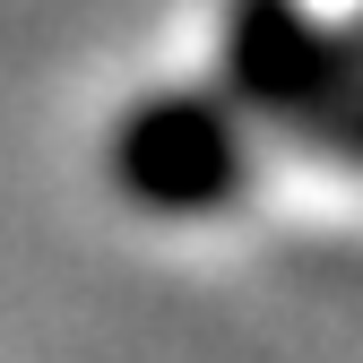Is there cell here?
<instances>
[{
    "instance_id": "1",
    "label": "cell",
    "mask_w": 363,
    "mask_h": 363,
    "mask_svg": "<svg viewBox=\"0 0 363 363\" xmlns=\"http://www.w3.org/2000/svg\"><path fill=\"white\" fill-rule=\"evenodd\" d=\"M104 164H113V191L147 216H216L251 182V139L225 96L164 86V96H139L113 121Z\"/></svg>"
},
{
    "instance_id": "2",
    "label": "cell",
    "mask_w": 363,
    "mask_h": 363,
    "mask_svg": "<svg viewBox=\"0 0 363 363\" xmlns=\"http://www.w3.org/2000/svg\"><path fill=\"white\" fill-rule=\"evenodd\" d=\"M234 78L277 121H311L329 147H346V52L294 0H251L234 26Z\"/></svg>"
}]
</instances>
